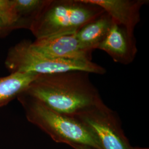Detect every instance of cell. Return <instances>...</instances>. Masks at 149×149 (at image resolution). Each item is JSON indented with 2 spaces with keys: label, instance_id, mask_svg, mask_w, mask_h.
<instances>
[{
  "label": "cell",
  "instance_id": "cell-1",
  "mask_svg": "<svg viewBox=\"0 0 149 149\" xmlns=\"http://www.w3.org/2000/svg\"><path fill=\"white\" fill-rule=\"evenodd\" d=\"M25 92L54 111L71 117L104 102L90 73L82 71L39 74Z\"/></svg>",
  "mask_w": 149,
  "mask_h": 149
},
{
  "label": "cell",
  "instance_id": "cell-2",
  "mask_svg": "<svg viewBox=\"0 0 149 149\" xmlns=\"http://www.w3.org/2000/svg\"><path fill=\"white\" fill-rule=\"evenodd\" d=\"M104 12L88 0H48L29 30L36 39L74 34Z\"/></svg>",
  "mask_w": 149,
  "mask_h": 149
},
{
  "label": "cell",
  "instance_id": "cell-3",
  "mask_svg": "<svg viewBox=\"0 0 149 149\" xmlns=\"http://www.w3.org/2000/svg\"><path fill=\"white\" fill-rule=\"evenodd\" d=\"M17 98L28 122L47 134L55 142L69 146L86 145L101 149L90 133L76 118L54 111L25 91Z\"/></svg>",
  "mask_w": 149,
  "mask_h": 149
},
{
  "label": "cell",
  "instance_id": "cell-4",
  "mask_svg": "<svg viewBox=\"0 0 149 149\" xmlns=\"http://www.w3.org/2000/svg\"><path fill=\"white\" fill-rule=\"evenodd\" d=\"M31 42L23 40L9 50L5 63L11 73L33 72L44 74L82 71L90 74H104L106 72L105 68L92 61L67 60L48 56L33 49Z\"/></svg>",
  "mask_w": 149,
  "mask_h": 149
},
{
  "label": "cell",
  "instance_id": "cell-5",
  "mask_svg": "<svg viewBox=\"0 0 149 149\" xmlns=\"http://www.w3.org/2000/svg\"><path fill=\"white\" fill-rule=\"evenodd\" d=\"M75 118L85 127L101 149H149L131 145L117 113L104 102Z\"/></svg>",
  "mask_w": 149,
  "mask_h": 149
},
{
  "label": "cell",
  "instance_id": "cell-6",
  "mask_svg": "<svg viewBox=\"0 0 149 149\" xmlns=\"http://www.w3.org/2000/svg\"><path fill=\"white\" fill-rule=\"evenodd\" d=\"M32 48L54 58L73 61H92V52L81 45L75 33L37 39L31 42Z\"/></svg>",
  "mask_w": 149,
  "mask_h": 149
},
{
  "label": "cell",
  "instance_id": "cell-7",
  "mask_svg": "<svg viewBox=\"0 0 149 149\" xmlns=\"http://www.w3.org/2000/svg\"><path fill=\"white\" fill-rule=\"evenodd\" d=\"M97 49L106 52L114 62L125 65L133 62L138 51L135 36L114 22Z\"/></svg>",
  "mask_w": 149,
  "mask_h": 149
},
{
  "label": "cell",
  "instance_id": "cell-8",
  "mask_svg": "<svg viewBox=\"0 0 149 149\" xmlns=\"http://www.w3.org/2000/svg\"><path fill=\"white\" fill-rule=\"evenodd\" d=\"M99 6L113 22L125 28L130 34L140 21V11L149 3L148 0H88Z\"/></svg>",
  "mask_w": 149,
  "mask_h": 149
},
{
  "label": "cell",
  "instance_id": "cell-9",
  "mask_svg": "<svg viewBox=\"0 0 149 149\" xmlns=\"http://www.w3.org/2000/svg\"><path fill=\"white\" fill-rule=\"evenodd\" d=\"M114 22L106 12L88 22L75 33L81 45L86 51L97 49L106 37Z\"/></svg>",
  "mask_w": 149,
  "mask_h": 149
},
{
  "label": "cell",
  "instance_id": "cell-10",
  "mask_svg": "<svg viewBox=\"0 0 149 149\" xmlns=\"http://www.w3.org/2000/svg\"><path fill=\"white\" fill-rule=\"evenodd\" d=\"M39 74L33 72H13L0 77V108L25 91Z\"/></svg>",
  "mask_w": 149,
  "mask_h": 149
},
{
  "label": "cell",
  "instance_id": "cell-11",
  "mask_svg": "<svg viewBox=\"0 0 149 149\" xmlns=\"http://www.w3.org/2000/svg\"><path fill=\"white\" fill-rule=\"evenodd\" d=\"M48 0H13L18 17V29H29L32 22L47 4Z\"/></svg>",
  "mask_w": 149,
  "mask_h": 149
},
{
  "label": "cell",
  "instance_id": "cell-12",
  "mask_svg": "<svg viewBox=\"0 0 149 149\" xmlns=\"http://www.w3.org/2000/svg\"><path fill=\"white\" fill-rule=\"evenodd\" d=\"M0 19L12 29H18V17L13 0H0Z\"/></svg>",
  "mask_w": 149,
  "mask_h": 149
},
{
  "label": "cell",
  "instance_id": "cell-13",
  "mask_svg": "<svg viewBox=\"0 0 149 149\" xmlns=\"http://www.w3.org/2000/svg\"><path fill=\"white\" fill-rule=\"evenodd\" d=\"M13 30L11 27L8 26L0 19V35H5Z\"/></svg>",
  "mask_w": 149,
  "mask_h": 149
},
{
  "label": "cell",
  "instance_id": "cell-14",
  "mask_svg": "<svg viewBox=\"0 0 149 149\" xmlns=\"http://www.w3.org/2000/svg\"><path fill=\"white\" fill-rule=\"evenodd\" d=\"M70 146L74 149H97L91 146L82 144H72Z\"/></svg>",
  "mask_w": 149,
  "mask_h": 149
}]
</instances>
